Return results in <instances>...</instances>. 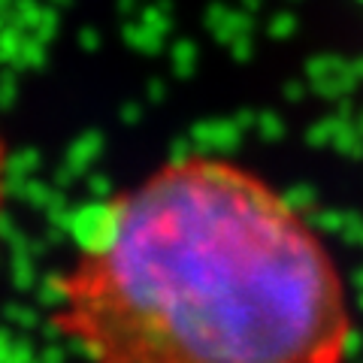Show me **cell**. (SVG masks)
I'll list each match as a JSON object with an SVG mask.
<instances>
[{"label":"cell","instance_id":"cell-1","mask_svg":"<svg viewBox=\"0 0 363 363\" xmlns=\"http://www.w3.org/2000/svg\"><path fill=\"white\" fill-rule=\"evenodd\" d=\"M88 363H351L357 318L330 242L236 157H169L94 212L52 281Z\"/></svg>","mask_w":363,"mask_h":363},{"label":"cell","instance_id":"cell-2","mask_svg":"<svg viewBox=\"0 0 363 363\" xmlns=\"http://www.w3.org/2000/svg\"><path fill=\"white\" fill-rule=\"evenodd\" d=\"M4 203H6V145L0 140V215H4Z\"/></svg>","mask_w":363,"mask_h":363}]
</instances>
